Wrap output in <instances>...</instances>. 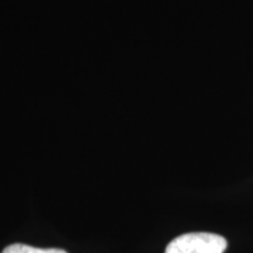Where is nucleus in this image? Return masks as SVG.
<instances>
[{
	"label": "nucleus",
	"instance_id": "2",
	"mask_svg": "<svg viewBox=\"0 0 253 253\" xmlns=\"http://www.w3.org/2000/svg\"><path fill=\"white\" fill-rule=\"evenodd\" d=\"M2 253H67L61 249H39L26 244H12L6 248Z\"/></svg>",
	"mask_w": 253,
	"mask_h": 253
},
{
	"label": "nucleus",
	"instance_id": "1",
	"mask_svg": "<svg viewBox=\"0 0 253 253\" xmlns=\"http://www.w3.org/2000/svg\"><path fill=\"white\" fill-rule=\"evenodd\" d=\"M227 242L216 233L191 232L177 237L167 246L166 253H224Z\"/></svg>",
	"mask_w": 253,
	"mask_h": 253
}]
</instances>
